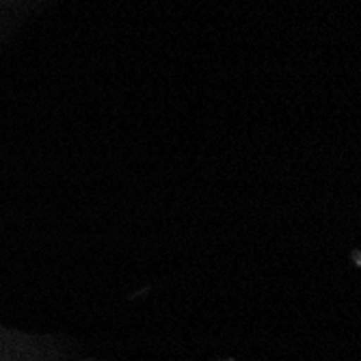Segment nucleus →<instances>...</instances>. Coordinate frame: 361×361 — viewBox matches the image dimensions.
I'll use <instances>...</instances> for the list:
<instances>
[]
</instances>
